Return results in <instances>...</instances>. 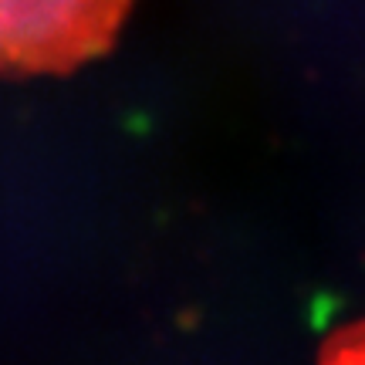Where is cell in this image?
I'll use <instances>...</instances> for the list:
<instances>
[{"label":"cell","instance_id":"6da1fadb","mask_svg":"<svg viewBox=\"0 0 365 365\" xmlns=\"http://www.w3.org/2000/svg\"><path fill=\"white\" fill-rule=\"evenodd\" d=\"M135 0H0V71L71 75L112 51Z\"/></svg>","mask_w":365,"mask_h":365},{"label":"cell","instance_id":"7a4b0ae2","mask_svg":"<svg viewBox=\"0 0 365 365\" xmlns=\"http://www.w3.org/2000/svg\"><path fill=\"white\" fill-rule=\"evenodd\" d=\"M322 365H365V318L331 331L322 349Z\"/></svg>","mask_w":365,"mask_h":365}]
</instances>
